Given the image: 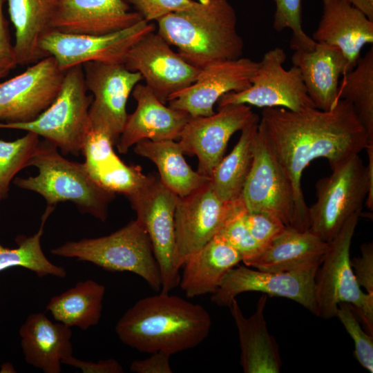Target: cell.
I'll use <instances>...</instances> for the list:
<instances>
[{
  "instance_id": "cell-34",
  "label": "cell",
  "mask_w": 373,
  "mask_h": 373,
  "mask_svg": "<svg viewBox=\"0 0 373 373\" xmlns=\"http://www.w3.org/2000/svg\"><path fill=\"white\" fill-rule=\"evenodd\" d=\"M54 208L47 206L37 233L31 236L17 238V248H6L0 243V271L10 267H21L35 272L39 277L48 275L66 277V269L52 263L45 256L41 245L44 224Z\"/></svg>"
},
{
  "instance_id": "cell-28",
  "label": "cell",
  "mask_w": 373,
  "mask_h": 373,
  "mask_svg": "<svg viewBox=\"0 0 373 373\" xmlns=\"http://www.w3.org/2000/svg\"><path fill=\"white\" fill-rule=\"evenodd\" d=\"M241 261L240 254L216 234L185 260L180 288L188 298L212 294L228 271Z\"/></svg>"
},
{
  "instance_id": "cell-46",
  "label": "cell",
  "mask_w": 373,
  "mask_h": 373,
  "mask_svg": "<svg viewBox=\"0 0 373 373\" xmlns=\"http://www.w3.org/2000/svg\"><path fill=\"white\" fill-rule=\"evenodd\" d=\"M373 21V0H345Z\"/></svg>"
},
{
  "instance_id": "cell-6",
  "label": "cell",
  "mask_w": 373,
  "mask_h": 373,
  "mask_svg": "<svg viewBox=\"0 0 373 373\" xmlns=\"http://www.w3.org/2000/svg\"><path fill=\"white\" fill-rule=\"evenodd\" d=\"M361 212L352 216L336 236L328 242L327 250L314 279L317 316L336 317L341 303L350 304L373 336V294L364 293L350 265V250Z\"/></svg>"
},
{
  "instance_id": "cell-39",
  "label": "cell",
  "mask_w": 373,
  "mask_h": 373,
  "mask_svg": "<svg viewBox=\"0 0 373 373\" xmlns=\"http://www.w3.org/2000/svg\"><path fill=\"white\" fill-rule=\"evenodd\" d=\"M243 219L252 236L263 249L287 227L277 217L265 212L246 209Z\"/></svg>"
},
{
  "instance_id": "cell-2",
  "label": "cell",
  "mask_w": 373,
  "mask_h": 373,
  "mask_svg": "<svg viewBox=\"0 0 373 373\" xmlns=\"http://www.w3.org/2000/svg\"><path fill=\"white\" fill-rule=\"evenodd\" d=\"M211 327V316L202 305L160 292L137 300L115 329L122 343L133 349L172 355L199 345Z\"/></svg>"
},
{
  "instance_id": "cell-13",
  "label": "cell",
  "mask_w": 373,
  "mask_h": 373,
  "mask_svg": "<svg viewBox=\"0 0 373 373\" xmlns=\"http://www.w3.org/2000/svg\"><path fill=\"white\" fill-rule=\"evenodd\" d=\"M210 181L191 193L178 197L174 224L177 260L180 268L245 204L241 196L230 202L220 200L213 192Z\"/></svg>"
},
{
  "instance_id": "cell-20",
  "label": "cell",
  "mask_w": 373,
  "mask_h": 373,
  "mask_svg": "<svg viewBox=\"0 0 373 373\" xmlns=\"http://www.w3.org/2000/svg\"><path fill=\"white\" fill-rule=\"evenodd\" d=\"M129 9L124 0H57L51 8L47 30L89 35L117 32L143 19Z\"/></svg>"
},
{
  "instance_id": "cell-43",
  "label": "cell",
  "mask_w": 373,
  "mask_h": 373,
  "mask_svg": "<svg viewBox=\"0 0 373 373\" xmlns=\"http://www.w3.org/2000/svg\"><path fill=\"white\" fill-rule=\"evenodd\" d=\"M170 356L167 353L156 352L142 360H134L130 370L135 373H172Z\"/></svg>"
},
{
  "instance_id": "cell-3",
  "label": "cell",
  "mask_w": 373,
  "mask_h": 373,
  "mask_svg": "<svg viewBox=\"0 0 373 373\" xmlns=\"http://www.w3.org/2000/svg\"><path fill=\"white\" fill-rule=\"evenodd\" d=\"M157 33L189 64L202 69L216 62L242 57L244 41L237 17L228 0H198L189 8L157 21Z\"/></svg>"
},
{
  "instance_id": "cell-7",
  "label": "cell",
  "mask_w": 373,
  "mask_h": 373,
  "mask_svg": "<svg viewBox=\"0 0 373 373\" xmlns=\"http://www.w3.org/2000/svg\"><path fill=\"white\" fill-rule=\"evenodd\" d=\"M82 65L64 72L61 88L53 102L35 119L0 122V128L32 132L59 149L62 154L78 155L90 128L89 108Z\"/></svg>"
},
{
  "instance_id": "cell-32",
  "label": "cell",
  "mask_w": 373,
  "mask_h": 373,
  "mask_svg": "<svg viewBox=\"0 0 373 373\" xmlns=\"http://www.w3.org/2000/svg\"><path fill=\"white\" fill-rule=\"evenodd\" d=\"M105 291L104 285L93 280L79 281L51 298L46 308L57 322L86 331L100 320Z\"/></svg>"
},
{
  "instance_id": "cell-22",
  "label": "cell",
  "mask_w": 373,
  "mask_h": 373,
  "mask_svg": "<svg viewBox=\"0 0 373 373\" xmlns=\"http://www.w3.org/2000/svg\"><path fill=\"white\" fill-rule=\"evenodd\" d=\"M322 2V15L312 38L338 48L352 70L364 46L373 43V21L345 0Z\"/></svg>"
},
{
  "instance_id": "cell-35",
  "label": "cell",
  "mask_w": 373,
  "mask_h": 373,
  "mask_svg": "<svg viewBox=\"0 0 373 373\" xmlns=\"http://www.w3.org/2000/svg\"><path fill=\"white\" fill-rule=\"evenodd\" d=\"M39 143V136L27 132L14 141L0 140V201L8 195L15 175L28 163Z\"/></svg>"
},
{
  "instance_id": "cell-37",
  "label": "cell",
  "mask_w": 373,
  "mask_h": 373,
  "mask_svg": "<svg viewBox=\"0 0 373 373\" xmlns=\"http://www.w3.org/2000/svg\"><path fill=\"white\" fill-rule=\"evenodd\" d=\"M243 204L224 223L217 235L222 238L241 256L244 265L248 266L263 250L254 239L243 219L246 210Z\"/></svg>"
},
{
  "instance_id": "cell-5",
  "label": "cell",
  "mask_w": 373,
  "mask_h": 373,
  "mask_svg": "<svg viewBox=\"0 0 373 373\" xmlns=\"http://www.w3.org/2000/svg\"><path fill=\"white\" fill-rule=\"evenodd\" d=\"M50 252L89 262L108 271L132 272L156 291L162 287L149 237L137 219L108 236L67 242Z\"/></svg>"
},
{
  "instance_id": "cell-31",
  "label": "cell",
  "mask_w": 373,
  "mask_h": 373,
  "mask_svg": "<svg viewBox=\"0 0 373 373\" xmlns=\"http://www.w3.org/2000/svg\"><path fill=\"white\" fill-rule=\"evenodd\" d=\"M259 121L260 117L241 130L239 140L233 150L222 157L212 172L211 187L222 202L235 200L242 195L252 166Z\"/></svg>"
},
{
  "instance_id": "cell-4",
  "label": "cell",
  "mask_w": 373,
  "mask_h": 373,
  "mask_svg": "<svg viewBox=\"0 0 373 373\" xmlns=\"http://www.w3.org/2000/svg\"><path fill=\"white\" fill-rule=\"evenodd\" d=\"M38 169V174L26 178H17L18 187L41 195L48 206L70 201L79 209L104 222L109 203L115 193L95 183L84 163L70 161L58 152L57 147L47 140L39 143L28 166Z\"/></svg>"
},
{
  "instance_id": "cell-8",
  "label": "cell",
  "mask_w": 373,
  "mask_h": 373,
  "mask_svg": "<svg viewBox=\"0 0 373 373\" xmlns=\"http://www.w3.org/2000/svg\"><path fill=\"white\" fill-rule=\"evenodd\" d=\"M316 202L309 207V230L329 242L345 222L361 212L369 191L367 166L356 155L316 184Z\"/></svg>"
},
{
  "instance_id": "cell-1",
  "label": "cell",
  "mask_w": 373,
  "mask_h": 373,
  "mask_svg": "<svg viewBox=\"0 0 373 373\" xmlns=\"http://www.w3.org/2000/svg\"><path fill=\"white\" fill-rule=\"evenodd\" d=\"M258 130L293 184L301 229L309 230V207L300 184L303 171L317 158H326L333 170L359 155L369 141L365 128L352 104L338 99L328 111L264 108Z\"/></svg>"
},
{
  "instance_id": "cell-47",
  "label": "cell",
  "mask_w": 373,
  "mask_h": 373,
  "mask_svg": "<svg viewBox=\"0 0 373 373\" xmlns=\"http://www.w3.org/2000/svg\"><path fill=\"white\" fill-rule=\"evenodd\" d=\"M0 372H3V373L8 372V373H10V372H16V371H15V369L14 368V366L12 365V364L9 363V362H7V363H4L3 364L1 365Z\"/></svg>"
},
{
  "instance_id": "cell-17",
  "label": "cell",
  "mask_w": 373,
  "mask_h": 373,
  "mask_svg": "<svg viewBox=\"0 0 373 373\" xmlns=\"http://www.w3.org/2000/svg\"><path fill=\"white\" fill-rule=\"evenodd\" d=\"M259 116L249 105L227 104L207 117H191L178 142L183 154L195 155L198 172L211 178L212 172L224 157L228 142L237 131Z\"/></svg>"
},
{
  "instance_id": "cell-42",
  "label": "cell",
  "mask_w": 373,
  "mask_h": 373,
  "mask_svg": "<svg viewBox=\"0 0 373 373\" xmlns=\"http://www.w3.org/2000/svg\"><path fill=\"white\" fill-rule=\"evenodd\" d=\"M5 0H0V78L4 77L17 65L14 48L3 13Z\"/></svg>"
},
{
  "instance_id": "cell-27",
  "label": "cell",
  "mask_w": 373,
  "mask_h": 373,
  "mask_svg": "<svg viewBox=\"0 0 373 373\" xmlns=\"http://www.w3.org/2000/svg\"><path fill=\"white\" fill-rule=\"evenodd\" d=\"M327 247L328 242L309 230L286 227L247 267L265 271L286 272L320 266Z\"/></svg>"
},
{
  "instance_id": "cell-45",
  "label": "cell",
  "mask_w": 373,
  "mask_h": 373,
  "mask_svg": "<svg viewBox=\"0 0 373 373\" xmlns=\"http://www.w3.org/2000/svg\"><path fill=\"white\" fill-rule=\"evenodd\" d=\"M368 156V165L367 166L369 178V191L365 200V204L368 209H373V141H368L365 147Z\"/></svg>"
},
{
  "instance_id": "cell-14",
  "label": "cell",
  "mask_w": 373,
  "mask_h": 373,
  "mask_svg": "<svg viewBox=\"0 0 373 373\" xmlns=\"http://www.w3.org/2000/svg\"><path fill=\"white\" fill-rule=\"evenodd\" d=\"M82 67L86 89L93 95L90 126L105 131L116 144L127 119L128 97L142 77L119 63L91 61Z\"/></svg>"
},
{
  "instance_id": "cell-48",
  "label": "cell",
  "mask_w": 373,
  "mask_h": 373,
  "mask_svg": "<svg viewBox=\"0 0 373 373\" xmlns=\"http://www.w3.org/2000/svg\"><path fill=\"white\" fill-rule=\"evenodd\" d=\"M57 0H51V2L52 3V5L53 3L56 1Z\"/></svg>"
},
{
  "instance_id": "cell-24",
  "label": "cell",
  "mask_w": 373,
  "mask_h": 373,
  "mask_svg": "<svg viewBox=\"0 0 373 373\" xmlns=\"http://www.w3.org/2000/svg\"><path fill=\"white\" fill-rule=\"evenodd\" d=\"M293 66L298 68L307 93L314 106L328 111L338 102L340 78L352 69L337 47L316 43L310 51L295 50Z\"/></svg>"
},
{
  "instance_id": "cell-36",
  "label": "cell",
  "mask_w": 373,
  "mask_h": 373,
  "mask_svg": "<svg viewBox=\"0 0 373 373\" xmlns=\"http://www.w3.org/2000/svg\"><path fill=\"white\" fill-rule=\"evenodd\" d=\"M275 6L273 28L277 32L285 28L291 31L290 48L295 50H312L316 42L308 36L302 27V0H273Z\"/></svg>"
},
{
  "instance_id": "cell-29",
  "label": "cell",
  "mask_w": 373,
  "mask_h": 373,
  "mask_svg": "<svg viewBox=\"0 0 373 373\" xmlns=\"http://www.w3.org/2000/svg\"><path fill=\"white\" fill-rule=\"evenodd\" d=\"M134 151L156 165L162 183L178 197L191 193L211 180L189 166L175 140H142L135 144Z\"/></svg>"
},
{
  "instance_id": "cell-15",
  "label": "cell",
  "mask_w": 373,
  "mask_h": 373,
  "mask_svg": "<svg viewBox=\"0 0 373 373\" xmlns=\"http://www.w3.org/2000/svg\"><path fill=\"white\" fill-rule=\"evenodd\" d=\"M123 64L128 70L140 73L146 86L164 104L191 85L201 70L173 51L171 45L154 31L130 48Z\"/></svg>"
},
{
  "instance_id": "cell-30",
  "label": "cell",
  "mask_w": 373,
  "mask_h": 373,
  "mask_svg": "<svg viewBox=\"0 0 373 373\" xmlns=\"http://www.w3.org/2000/svg\"><path fill=\"white\" fill-rule=\"evenodd\" d=\"M10 21L15 30L13 45L17 64H26L46 56L39 40L48 28L51 0H7Z\"/></svg>"
},
{
  "instance_id": "cell-25",
  "label": "cell",
  "mask_w": 373,
  "mask_h": 373,
  "mask_svg": "<svg viewBox=\"0 0 373 373\" xmlns=\"http://www.w3.org/2000/svg\"><path fill=\"white\" fill-rule=\"evenodd\" d=\"M19 335L26 362L45 373H60L61 361L73 355L70 327L53 323L43 313L30 314Z\"/></svg>"
},
{
  "instance_id": "cell-40",
  "label": "cell",
  "mask_w": 373,
  "mask_h": 373,
  "mask_svg": "<svg viewBox=\"0 0 373 373\" xmlns=\"http://www.w3.org/2000/svg\"><path fill=\"white\" fill-rule=\"evenodd\" d=\"M131 4L141 17L147 21H157L174 12L190 8L194 0H124Z\"/></svg>"
},
{
  "instance_id": "cell-10",
  "label": "cell",
  "mask_w": 373,
  "mask_h": 373,
  "mask_svg": "<svg viewBox=\"0 0 373 373\" xmlns=\"http://www.w3.org/2000/svg\"><path fill=\"white\" fill-rule=\"evenodd\" d=\"M155 30V25L144 19L128 28L102 35L46 30L40 37L38 45L46 57H52L59 69L66 71L91 61L123 64L130 48Z\"/></svg>"
},
{
  "instance_id": "cell-16",
  "label": "cell",
  "mask_w": 373,
  "mask_h": 373,
  "mask_svg": "<svg viewBox=\"0 0 373 373\" xmlns=\"http://www.w3.org/2000/svg\"><path fill=\"white\" fill-rule=\"evenodd\" d=\"M319 266L286 272H269L237 265L224 276L211 301L220 307H229L236 297L247 291H259L296 301L317 316L314 297V279Z\"/></svg>"
},
{
  "instance_id": "cell-38",
  "label": "cell",
  "mask_w": 373,
  "mask_h": 373,
  "mask_svg": "<svg viewBox=\"0 0 373 373\" xmlns=\"http://www.w3.org/2000/svg\"><path fill=\"white\" fill-rule=\"evenodd\" d=\"M354 343V356L358 363L370 373L373 372V336L364 330L352 307L345 303L338 305L336 312Z\"/></svg>"
},
{
  "instance_id": "cell-11",
  "label": "cell",
  "mask_w": 373,
  "mask_h": 373,
  "mask_svg": "<svg viewBox=\"0 0 373 373\" xmlns=\"http://www.w3.org/2000/svg\"><path fill=\"white\" fill-rule=\"evenodd\" d=\"M286 58L285 50L280 47L266 52L258 62L251 85L244 90L223 95L217 102L218 107L234 104L282 107L293 111L315 107L298 68H284Z\"/></svg>"
},
{
  "instance_id": "cell-26",
  "label": "cell",
  "mask_w": 373,
  "mask_h": 373,
  "mask_svg": "<svg viewBox=\"0 0 373 373\" xmlns=\"http://www.w3.org/2000/svg\"><path fill=\"white\" fill-rule=\"evenodd\" d=\"M267 300V294H263L255 312L249 318L243 315L236 298L229 307L238 329L240 365L245 373H278L280 370L278 346L269 333L264 316Z\"/></svg>"
},
{
  "instance_id": "cell-33",
  "label": "cell",
  "mask_w": 373,
  "mask_h": 373,
  "mask_svg": "<svg viewBox=\"0 0 373 373\" xmlns=\"http://www.w3.org/2000/svg\"><path fill=\"white\" fill-rule=\"evenodd\" d=\"M338 99L350 102L373 141V48L360 57L355 67L342 76Z\"/></svg>"
},
{
  "instance_id": "cell-18",
  "label": "cell",
  "mask_w": 373,
  "mask_h": 373,
  "mask_svg": "<svg viewBox=\"0 0 373 373\" xmlns=\"http://www.w3.org/2000/svg\"><path fill=\"white\" fill-rule=\"evenodd\" d=\"M64 72L51 56L0 83V122H27L39 116L57 97Z\"/></svg>"
},
{
  "instance_id": "cell-21",
  "label": "cell",
  "mask_w": 373,
  "mask_h": 373,
  "mask_svg": "<svg viewBox=\"0 0 373 373\" xmlns=\"http://www.w3.org/2000/svg\"><path fill=\"white\" fill-rule=\"evenodd\" d=\"M132 95L137 106L132 114L128 115L116 144L120 153L126 154L132 146L144 140H179L191 115L165 106L146 85L138 83Z\"/></svg>"
},
{
  "instance_id": "cell-41",
  "label": "cell",
  "mask_w": 373,
  "mask_h": 373,
  "mask_svg": "<svg viewBox=\"0 0 373 373\" xmlns=\"http://www.w3.org/2000/svg\"><path fill=\"white\" fill-rule=\"evenodd\" d=\"M361 256L350 258V265L360 285L367 294H373V243L361 246Z\"/></svg>"
},
{
  "instance_id": "cell-12",
  "label": "cell",
  "mask_w": 373,
  "mask_h": 373,
  "mask_svg": "<svg viewBox=\"0 0 373 373\" xmlns=\"http://www.w3.org/2000/svg\"><path fill=\"white\" fill-rule=\"evenodd\" d=\"M241 197L247 211L271 214L287 227L303 231L293 184L258 128L252 166Z\"/></svg>"
},
{
  "instance_id": "cell-23",
  "label": "cell",
  "mask_w": 373,
  "mask_h": 373,
  "mask_svg": "<svg viewBox=\"0 0 373 373\" xmlns=\"http://www.w3.org/2000/svg\"><path fill=\"white\" fill-rule=\"evenodd\" d=\"M114 145L105 131L90 126L82 150L84 164L100 187L128 197L145 184L149 175L140 166L124 163L114 151Z\"/></svg>"
},
{
  "instance_id": "cell-9",
  "label": "cell",
  "mask_w": 373,
  "mask_h": 373,
  "mask_svg": "<svg viewBox=\"0 0 373 373\" xmlns=\"http://www.w3.org/2000/svg\"><path fill=\"white\" fill-rule=\"evenodd\" d=\"M126 198L149 237L160 269L161 292L169 293L180 280L174 224L178 196L156 176L149 175L145 184Z\"/></svg>"
},
{
  "instance_id": "cell-19",
  "label": "cell",
  "mask_w": 373,
  "mask_h": 373,
  "mask_svg": "<svg viewBox=\"0 0 373 373\" xmlns=\"http://www.w3.org/2000/svg\"><path fill=\"white\" fill-rule=\"evenodd\" d=\"M258 66V62L242 57L206 66L191 85L171 97L169 106L194 117L210 116L216 113L213 106L223 95L251 85Z\"/></svg>"
},
{
  "instance_id": "cell-44",
  "label": "cell",
  "mask_w": 373,
  "mask_h": 373,
  "mask_svg": "<svg viewBox=\"0 0 373 373\" xmlns=\"http://www.w3.org/2000/svg\"><path fill=\"white\" fill-rule=\"evenodd\" d=\"M61 363L79 369L84 373L124 372L122 365L114 358L99 360L98 362L95 363L82 361L71 355L64 358Z\"/></svg>"
}]
</instances>
